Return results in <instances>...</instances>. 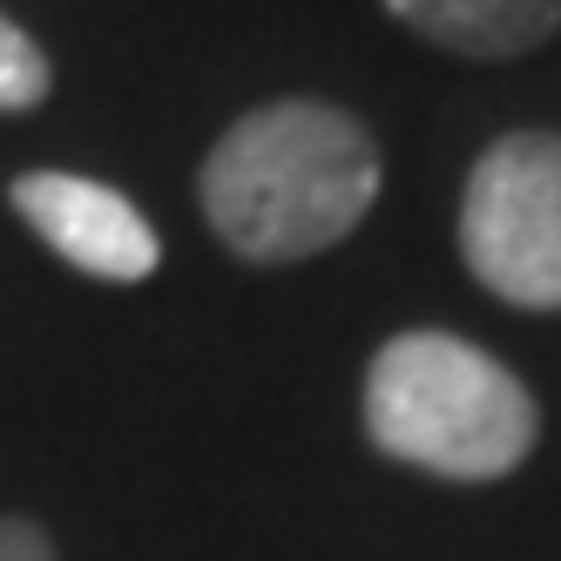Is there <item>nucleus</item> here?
Returning <instances> with one entry per match:
<instances>
[{"label":"nucleus","mask_w":561,"mask_h":561,"mask_svg":"<svg viewBox=\"0 0 561 561\" xmlns=\"http://www.w3.org/2000/svg\"><path fill=\"white\" fill-rule=\"evenodd\" d=\"M379 149L332 102H271L230 123L204 156V217L237 257L298 264L332 251L373 210Z\"/></svg>","instance_id":"f257e3e1"},{"label":"nucleus","mask_w":561,"mask_h":561,"mask_svg":"<svg viewBox=\"0 0 561 561\" xmlns=\"http://www.w3.org/2000/svg\"><path fill=\"white\" fill-rule=\"evenodd\" d=\"M373 447L439 480H501L535 454L541 413L494 352L454 332H399L366 373Z\"/></svg>","instance_id":"f03ea898"},{"label":"nucleus","mask_w":561,"mask_h":561,"mask_svg":"<svg viewBox=\"0 0 561 561\" xmlns=\"http://www.w3.org/2000/svg\"><path fill=\"white\" fill-rule=\"evenodd\" d=\"M460 257L494 298L561 311V136L514 129L473 163L460 196Z\"/></svg>","instance_id":"7ed1b4c3"},{"label":"nucleus","mask_w":561,"mask_h":561,"mask_svg":"<svg viewBox=\"0 0 561 561\" xmlns=\"http://www.w3.org/2000/svg\"><path fill=\"white\" fill-rule=\"evenodd\" d=\"M8 196H14V210L27 217V230L42 237L55 257H68L89 277L136 285V277H149L163 264V244H156L149 217L108 183L61 176V170H27V176H14Z\"/></svg>","instance_id":"20e7f679"},{"label":"nucleus","mask_w":561,"mask_h":561,"mask_svg":"<svg viewBox=\"0 0 561 561\" xmlns=\"http://www.w3.org/2000/svg\"><path fill=\"white\" fill-rule=\"evenodd\" d=\"M413 34L467 61H514L561 27V0H386Z\"/></svg>","instance_id":"39448f33"},{"label":"nucleus","mask_w":561,"mask_h":561,"mask_svg":"<svg viewBox=\"0 0 561 561\" xmlns=\"http://www.w3.org/2000/svg\"><path fill=\"white\" fill-rule=\"evenodd\" d=\"M48 95V55L0 14V108H34Z\"/></svg>","instance_id":"423d86ee"},{"label":"nucleus","mask_w":561,"mask_h":561,"mask_svg":"<svg viewBox=\"0 0 561 561\" xmlns=\"http://www.w3.org/2000/svg\"><path fill=\"white\" fill-rule=\"evenodd\" d=\"M0 561H55V541L21 514H0Z\"/></svg>","instance_id":"0eeeda50"}]
</instances>
